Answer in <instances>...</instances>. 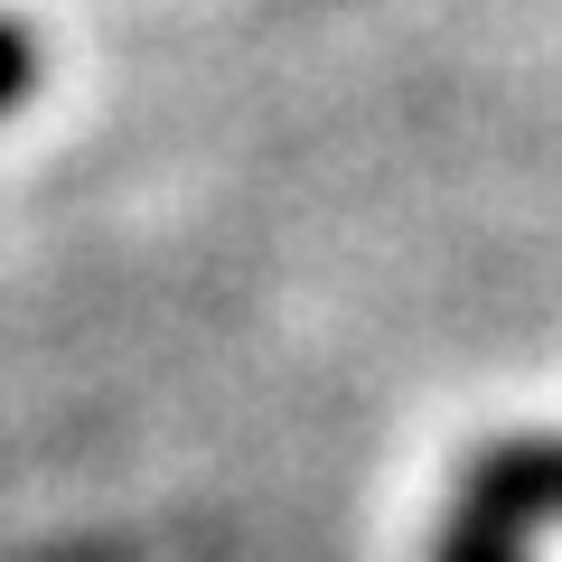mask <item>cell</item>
Instances as JSON below:
<instances>
[{"label":"cell","instance_id":"1","mask_svg":"<svg viewBox=\"0 0 562 562\" xmlns=\"http://www.w3.org/2000/svg\"><path fill=\"white\" fill-rule=\"evenodd\" d=\"M450 516H479V525H497V535L562 525V431H543V441H497L460 479V506H450Z\"/></svg>","mask_w":562,"mask_h":562},{"label":"cell","instance_id":"2","mask_svg":"<svg viewBox=\"0 0 562 562\" xmlns=\"http://www.w3.org/2000/svg\"><path fill=\"white\" fill-rule=\"evenodd\" d=\"M38 76H47V57H38V38H29L10 10H0V122L20 113L29 94H38Z\"/></svg>","mask_w":562,"mask_h":562},{"label":"cell","instance_id":"3","mask_svg":"<svg viewBox=\"0 0 562 562\" xmlns=\"http://www.w3.org/2000/svg\"><path fill=\"white\" fill-rule=\"evenodd\" d=\"M431 562H525V543H516V535H497V525L450 516V525H441V543H431Z\"/></svg>","mask_w":562,"mask_h":562}]
</instances>
